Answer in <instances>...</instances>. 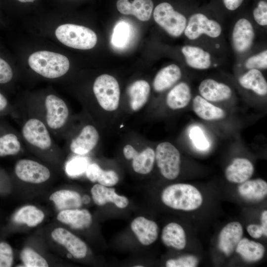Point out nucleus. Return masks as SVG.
I'll return each mask as SVG.
<instances>
[{
    "label": "nucleus",
    "mask_w": 267,
    "mask_h": 267,
    "mask_svg": "<svg viewBox=\"0 0 267 267\" xmlns=\"http://www.w3.org/2000/svg\"><path fill=\"white\" fill-rule=\"evenodd\" d=\"M161 200L172 209L185 211L198 209L203 202L200 191L194 186L186 183L169 185L162 191Z\"/></svg>",
    "instance_id": "f257e3e1"
},
{
    "label": "nucleus",
    "mask_w": 267,
    "mask_h": 267,
    "mask_svg": "<svg viewBox=\"0 0 267 267\" xmlns=\"http://www.w3.org/2000/svg\"><path fill=\"white\" fill-rule=\"evenodd\" d=\"M28 62L30 68L41 76L55 79L64 75L69 70L68 58L58 53L40 50L32 53Z\"/></svg>",
    "instance_id": "f03ea898"
},
{
    "label": "nucleus",
    "mask_w": 267,
    "mask_h": 267,
    "mask_svg": "<svg viewBox=\"0 0 267 267\" xmlns=\"http://www.w3.org/2000/svg\"><path fill=\"white\" fill-rule=\"evenodd\" d=\"M55 34L63 44L78 49H91L94 47L97 41V36L91 29L73 24L59 26Z\"/></svg>",
    "instance_id": "7ed1b4c3"
},
{
    "label": "nucleus",
    "mask_w": 267,
    "mask_h": 267,
    "mask_svg": "<svg viewBox=\"0 0 267 267\" xmlns=\"http://www.w3.org/2000/svg\"><path fill=\"white\" fill-rule=\"evenodd\" d=\"M93 91L98 104L107 111L116 110L119 104L120 89L116 79L108 74H102L95 79Z\"/></svg>",
    "instance_id": "20e7f679"
},
{
    "label": "nucleus",
    "mask_w": 267,
    "mask_h": 267,
    "mask_svg": "<svg viewBox=\"0 0 267 267\" xmlns=\"http://www.w3.org/2000/svg\"><path fill=\"white\" fill-rule=\"evenodd\" d=\"M153 17L155 22L173 37L180 36L184 31L187 24L186 17L175 10L168 2L159 3L155 8Z\"/></svg>",
    "instance_id": "39448f33"
},
{
    "label": "nucleus",
    "mask_w": 267,
    "mask_h": 267,
    "mask_svg": "<svg viewBox=\"0 0 267 267\" xmlns=\"http://www.w3.org/2000/svg\"><path fill=\"white\" fill-rule=\"evenodd\" d=\"M155 160L162 176L173 180L180 172V155L178 149L169 142L159 143L155 151Z\"/></svg>",
    "instance_id": "423d86ee"
},
{
    "label": "nucleus",
    "mask_w": 267,
    "mask_h": 267,
    "mask_svg": "<svg viewBox=\"0 0 267 267\" xmlns=\"http://www.w3.org/2000/svg\"><path fill=\"white\" fill-rule=\"evenodd\" d=\"M222 31L218 22L209 19L203 13H196L189 17L183 33L189 40H194L202 35L216 38L221 35Z\"/></svg>",
    "instance_id": "0eeeda50"
},
{
    "label": "nucleus",
    "mask_w": 267,
    "mask_h": 267,
    "mask_svg": "<svg viewBox=\"0 0 267 267\" xmlns=\"http://www.w3.org/2000/svg\"><path fill=\"white\" fill-rule=\"evenodd\" d=\"M22 134L31 145L38 149L46 150L52 146L49 131L44 123L37 118H30L24 124Z\"/></svg>",
    "instance_id": "6e6552de"
},
{
    "label": "nucleus",
    "mask_w": 267,
    "mask_h": 267,
    "mask_svg": "<svg viewBox=\"0 0 267 267\" xmlns=\"http://www.w3.org/2000/svg\"><path fill=\"white\" fill-rule=\"evenodd\" d=\"M44 106L47 127L53 130L62 128L69 115V109L65 101L56 95L50 94L46 96Z\"/></svg>",
    "instance_id": "1a4fd4ad"
},
{
    "label": "nucleus",
    "mask_w": 267,
    "mask_h": 267,
    "mask_svg": "<svg viewBox=\"0 0 267 267\" xmlns=\"http://www.w3.org/2000/svg\"><path fill=\"white\" fill-rule=\"evenodd\" d=\"M15 173L21 180L32 183H41L47 180L50 173L45 166L33 160L21 159L15 165Z\"/></svg>",
    "instance_id": "9d476101"
},
{
    "label": "nucleus",
    "mask_w": 267,
    "mask_h": 267,
    "mask_svg": "<svg viewBox=\"0 0 267 267\" xmlns=\"http://www.w3.org/2000/svg\"><path fill=\"white\" fill-rule=\"evenodd\" d=\"M123 154L128 160L132 159V167L137 173L146 175L152 171L155 160V152L151 147H147L141 152H137L131 145H126Z\"/></svg>",
    "instance_id": "9b49d317"
},
{
    "label": "nucleus",
    "mask_w": 267,
    "mask_h": 267,
    "mask_svg": "<svg viewBox=\"0 0 267 267\" xmlns=\"http://www.w3.org/2000/svg\"><path fill=\"white\" fill-rule=\"evenodd\" d=\"M51 237L58 243L65 247L75 258L82 259L86 256L88 249L86 243L66 229L55 228L51 232Z\"/></svg>",
    "instance_id": "f8f14e48"
},
{
    "label": "nucleus",
    "mask_w": 267,
    "mask_h": 267,
    "mask_svg": "<svg viewBox=\"0 0 267 267\" xmlns=\"http://www.w3.org/2000/svg\"><path fill=\"white\" fill-rule=\"evenodd\" d=\"M255 33L252 23L242 18L235 23L232 33V41L234 49L238 52L247 51L252 46Z\"/></svg>",
    "instance_id": "ddd939ff"
},
{
    "label": "nucleus",
    "mask_w": 267,
    "mask_h": 267,
    "mask_svg": "<svg viewBox=\"0 0 267 267\" xmlns=\"http://www.w3.org/2000/svg\"><path fill=\"white\" fill-rule=\"evenodd\" d=\"M243 233L242 226L238 222L225 225L219 235L218 246L220 250L226 256L230 255L242 238Z\"/></svg>",
    "instance_id": "4468645a"
},
{
    "label": "nucleus",
    "mask_w": 267,
    "mask_h": 267,
    "mask_svg": "<svg viewBox=\"0 0 267 267\" xmlns=\"http://www.w3.org/2000/svg\"><path fill=\"white\" fill-rule=\"evenodd\" d=\"M99 134L92 125L85 126L79 134L73 139L70 144L71 151L79 155H85L91 151L99 140Z\"/></svg>",
    "instance_id": "2eb2a0df"
},
{
    "label": "nucleus",
    "mask_w": 267,
    "mask_h": 267,
    "mask_svg": "<svg viewBox=\"0 0 267 267\" xmlns=\"http://www.w3.org/2000/svg\"><path fill=\"white\" fill-rule=\"evenodd\" d=\"M198 90L200 96L212 102H219L230 98L231 88L227 85L212 79H206L200 84Z\"/></svg>",
    "instance_id": "dca6fc26"
},
{
    "label": "nucleus",
    "mask_w": 267,
    "mask_h": 267,
    "mask_svg": "<svg viewBox=\"0 0 267 267\" xmlns=\"http://www.w3.org/2000/svg\"><path fill=\"white\" fill-rule=\"evenodd\" d=\"M131 228L138 241L144 245H149L158 238L159 228L153 221L143 217L135 218L131 224Z\"/></svg>",
    "instance_id": "f3484780"
},
{
    "label": "nucleus",
    "mask_w": 267,
    "mask_h": 267,
    "mask_svg": "<svg viewBox=\"0 0 267 267\" xmlns=\"http://www.w3.org/2000/svg\"><path fill=\"white\" fill-rule=\"evenodd\" d=\"M116 5L120 13L133 15L142 21L150 18L153 8L152 0H134L132 2L127 0H118Z\"/></svg>",
    "instance_id": "a211bd4d"
},
{
    "label": "nucleus",
    "mask_w": 267,
    "mask_h": 267,
    "mask_svg": "<svg viewBox=\"0 0 267 267\" xmlns=\"http://www.w3.org/2000/svg\"><path fill=\"white\" fill-rule=\"evenodd\" d=\"M254 172V166L249 160L244 158H237L226 167L225 176L230 182L241 183L248 180L252 176Z\"/></svg>",
    "instance_id": "6ab92c4d"
},
{
    "label": "nucleus",
    "mask_w": 267,
    "mask_h": 267,
    "mask_svg": "<svg viewBox=\"0 0 267 267\" xmlns=\"http://www.w3.org/2000/svg\"><path fill=\"white\" fill-rule=\"evenodd\" d=\"M92 199L95 204L102 206L107 203H112L118 208L124 209L127 207L129 201L124 196L119 195L113 188L100 184H94L91 188Z\"/></svg>",
    "instance_id": "aec40b11"
},
{
    "label": "nucleus",
    "mask_w": 267,
    "mask_h": 267,
    "mask_svg": "<svg viewBox=\"0 0 267 267\" xmlns=\"http://www.w3.org/2000/svg\"><path fill=\"white\" fill-rule=\"evenodd\" d=\"M57 219L75 229L88 228L92 222V216L87 209L62 210L58 214Z\"/></svg>",
    "instance_id": "412c9836"
},
{
    "label": "nucleus",
    "mask_w": 267,
    "mask_h": 267,
    "mask_svg": "<svg viewBox=\"0 0 267 267\" xmlns=\"http://www.w3.org/2000/svg\"><path fill=\"white\" fill-rule=\"evenodd\" d=\"M181 51L187 65L190 67L198 70H205L210 67L211 55L204 49L197 46L186 45L182 47Z\"/></svg>",
    "instance_id": "4be33fe9"
},
{
    "label": "nucleus",
    "mask_w": 267,
    "mask_h": 267,
    "mask_svg": "<svg viewBox=\"0 0 267 267\" xmlns=\"http://www.w3.org/2000/svg\"><path fill=\"white\" fill-rule=\"evenodd\" d=\"M181 71L177 65L173 64L161 69L156 75L153 86L157 92L163 91L173 86L181 77Z\"/></svg>",
    "instance_id": "5701e85b"
},
{
    "label": "nucleus",
    "mask_w": 267,
    "mask_h": 267,
    "mask_svg": "<svg viewBox=\"0 0 267 267\" xmlns=\"http://www.w3.org/2000/svg\"><path fill=\"white\" fill-rule=\"evenodd\" d=\"M239 195L250 201H259L267 194V183L261 178L247 180L238 187Z\"/></svg>",
    "instance_id": "b1692460"
},
{
    "label": "nucleus",
    "mask_w": 267,
    "mask_h": 267,
    "mask_svg": "<svg viewBox=\"0 0 267 267\" xmlns=\"http://www.w3.org/2000/svg\"><path fill=\"white\" fill-rule=\"evenodd\" d=\"M194 112L200 118L207 121L218 120L223 118V110L216 106L200 95H196L192 101Z\"/></svg>",
    "instance_id": "393cba45"
},
{
    "label": "nucleus",
    "mask_w": 267,
    "mask_h": 267,
    "mask_svg": "<svg viewBox=\"0 0 267 267\" xmlns=\"http://www.w3.org/2000/svg\"><path fill=\"white\" fill-rule=\"evenodd\" d=\"M238 82L242 87L251 90L260 96H265L267 93L266 80L258 69H249L239 77Z\"/></svg>",
    "instance_id": "a878e982"
},
{
    "label": "nucleus",
    "mask_w": 267,
    "mask_h": 267,
    "mask_svg": "<svg viewBox=\"0 0 267 267\" xmlns=\"http://www.w3.org/2000/svg\"><path fill=\"white\" fill-rule=\"evenodd\" d=\"M163 243L168 247L182 250L186 244V235L182 226L176 222H170L164 226L161 234Z\"/></svg>",
    "instance_id": "bb28decb"
},
{
    "label": "nucleus",
    "mask_w": 267,
    "mask_h": 267,
    "mask_svg": "<svg viewBox=\"0 0 267 267\" xmlns=\"http://www.w3.org/2000/svg\"><path fill=\"white\" fill-rule=\"evenodd\" d=\"M191 97V90L188 85L180 82L174 86L166 97V104L171 109H182L189 104Z\"/></svg>",
    "instance_id": "cd10ccee"
},
{
    "label": "nucleus",
    "mask_w": 267,
    "mask_h": 267,
    "mask_svg": "<svg viewBox=\"0 0 267 267\" xmlns=\"http://www.w3.org/2000/svg\"><path fill=\"white\" fill-rule=\"evenodd\" d=\"M150 91V87L145 80H137L131 85L128 89L130 103L134 111L140 110L146 103Z\"/></svg>",
    "instance_id": "c85d7f7f"
},
{
    "label": "nucleus",
    "mask_w": 267,
    "mask_h": 267,
    "mask_svg": "<svg viewBox=\"0 0 267 267\" xmlns=\"http://www.w3.org/2000/svg\"><path fill=\"white\" fill-rule=\"evenodd\" d=\"M58 210L77 209L82 204V198L79 193L70 190H60L49 197Z\"/></svg>",
    "instance_id": "c756f323"
},
{
    "label": "nucleus",
    "mask_w": 267,
    "mask_h": 267,
    "mask_svg": "<svg viewBox=\"0 0 267 267\" xmlns=\"http://www.w3.org/2000/svg\"><path fill=\"white\" fill-rule=\"evenodd\" d=\"M235 249L236 253L248 262L261 260L265 252V248L262 244L246 238H241Z\"/></svg>",
    "instance_id": "7c9ffc66"
},
{
    "label": "nucleus",
    "mask_w": 267,
    "mask_h": 267,
    "mask_svg": "<svg viewBox=\"0 0 267 267\" xmlns=\"http://www.w3.org/2000/svg\"><path fill=\"white\" fill-rule=\"evenodd\" d=\"M86 176L91 182L108 187L116 185L119 181V176L113 170L104 171L96 163L88 165L86 170Z\"/></svg>",
    "instance_id": "2f4dec72"
},
{
    "label": "nucleus",
    "mask_w": 267,
    "mask_h": 267,
    "mask_svg": "<svg viewBox=\"0 0 267 267\" xmlns=\"http://www.w3.org/2000/svg\"><path fill=\"white\" fill-rule=\"evenodd\" d=\"M44 218V212L32 205L20 208L15 214L13 220L18 223H25L28 226L34 227L42 222Z\"/></svg>",
    "instance_id": "473e14b6"
},
{
    "label": "nucleus",
    "mask_w": 267,
    "mask_h": 267,
    "mask_svg": "<svg viewBox=\"0 0 267 267\" xmlns=\"http://www.w3.org/2000/svg\"><path fill=\"white\" fill-rule=\"evenodd\" d=\"M21 148V143L16 134L7 133L0 135V157L15 155Z\"/></svg>",
    "instance_id": "72a5a7b5"
},
{
    "label": "nucleus",
    "mask_w": 267,
    "mask_h": 267,
    "mask_svg": "<svg viewBox=\"0 0 267 267\" xmlns=\"http://www.w3.org/2000/svg\"><path fill=\"white\" fill-rule=\"evenodd\" d=\"M131 35V27L128 23L120 21L115 25L111 37V43L117 48H122L128 43Z\"/></svg>",
    "instance_id": "f704fd0d"
},
{
    "label": "nucleus",
    "mask_w": 267,
    "mask_h": 267,
    "mask_svg": "<svg viewBox=\"0 0 267 267\" xmlns=\"http://www.w3.org/2000/svg\"><path fill=\"white\" fill-rule=\"evenodd\" d=\"M21 259L26 267H47L46 260L30 248H24L20 254Z\"/></svg>",
    "instance_id": "c9c22d12"
},
{
    "label": "nucleus",
    "mask_w": 267,
    "mask_h": 267,
    "mask_svg": "<svg viewBox=\"0 0 267 267\" xmlns=\"http://www.w3.org/2000/svg\"><path fill=\"white\" fill-rule=\"evenodd\" d=\"M245 66L248 69H266L267 68V50H264L249 57Z\"/></svg>",
    "instance_id": "e433bc0d"
},
{
    "label": "nucleus",
    "mask_w": 267,
    "mask_h": 267,
    "mask_svg": "<svg viewBox=\"0 0 267 267\" xmlns=\"http://www.w3.org/2000/svg\"><path fill=\"white\" fill-rule=\"evenodd\" d=\"M198 264L197 258L193 255H187L177 259H171L167 261V267H195Z\"/></svg>",
    "instance_id": "4c0bfd02"
},
{
    "label": "nucleus",
    "mask_w": 267,
    "mask_h": 267,
    "mask_svg": "<svg viewBox=\"0 0 267 267\" xmlns=\"http://www.w3.org/2000/svg\"><path fill=\"white\" fill-rule=\"evenodd\" d=\"M189 137L195 146L199 150H205L209 147V143L199 127H193L190 131Z\"/></svg>",
    "instance_id": "58836bf2"
},
{
    "label": "nucleus",
    "mask_w": 267,
    "mask_h": 267,
    "mask_svg": "<svg viewBox=\"0 0 267 267\" xmlns=\"http://www.w3.org/2000/svg\"><path fill=\"white\" fill-rule=\"evenodd\" d=\"M88 166V162L85 158H76L67 164L66 170L70 176H78L86 172Z\"/></svg>",
    "instance_id": "ea45409f"
},
{
    "label": "nucleus",
    "mask_w": 267,
    "mask_h": 267,
    "mask_svg": "<svg viewBox=\"0 0 267 267\" xmlns=\"http://www.w3.org/2000/svg\"><path fill=\"white\" fill-rule=\"evenodd\" d=\"M13 253L11 246L6 242L0 243V267H11Z\"/></svg>",
    "instance_id": "a19ab883"
},
{
    "label": "nucleus",
    "mask_w": 267,
    "mask_h": 267,
    "mask_svg": "<svg viewBox=\"0 0 267 267\" xmlns=\"http://www.w3.org/2000/svg\"><path fill=\"white\" fill-rule=\"evenodd\" d=\"M255 21L260 25L265 26L267 25V2L260 0L253 11Z\"/></svg>",
    "instance_id": "79ce46f5"
},
{
    "label": "nucleus",
    "mask_w": 267,
    "mask_h": 267,
    "mask_svg": "<svg viewBox=\"0 0 267 267\" xmlns=\"http://www.w3.org/2000/svg\"><path fill=\"white\" fill-rule=\"evenodd\" d=\"M12 70L8 63L0 58V84L9 82L13 78Z\"/></svg>",
    "instance_id": "37998d69"
},
{
    "label": "nucleus",
    "mask_w": 267,
    "mask_h": 267,
    "mask_svg": "<svg viewBox=\"0 0 267 267\" xmlns=\"http://www.w3.org/2000/svg\"><path fill=\"white\" fill-rule=\"evenodd\" d=\"M247 231L252 237L260 238L263 235V231L261 225L251 224L248 225Z\"/></svg>",
    "instance_id": "c03bdc74"
},
{
    "label": "nucleus",
    "mask_w": 267,
    "mask_h": 267,
    "mask_svg": "<svg viewBox=\"0 0 267 267\" xmlns=\"http://www.w3.org/2000/svg\"><path fill=\"white\" fill-rule=\"evenodd\" d=\"M244 0H223L225 7L229 10L233 11L237 9Z\"/></svg>",
    "instance_id": "a18cd8bd"
},
{
    "label": "nucleus",
    "mask_w": 267,
    "mask_h": 267,
    "mask_svg": "<svg viewBox=\"0 0 267 267\" xmlns=\"http://www.w3.org/2000/svg\"><path fill=\"white\" fill-rule=\"evenodd\" d=\"M261 220L262 224L261 225L263 231V235L265 236H267V211L265 210L262 214Z\"/></svg>",
    "instance_id": "49530a36"
},
{
    "label": "nucleus",
    "mask_w": 267,
    "mask_h": 267,
    "mask_svg": "<svg viewBox=\"0 0 267 267\" xmlns=\"http://www.w3.org/2000/svg\"><path fill=\"white\" fill-rule=\"evenodd\" d=\"M8 101L6 97L0 93V112L4 110L7 107Z\"/></svg>",
    "instance_id": "de8ad7c7"
},
{
    "label": "nucleus",
    "mask_w": 267,
    "mask_h": 267,
    "mask_svg": "<svg viewBox=\"0 0 267 267\" xmlns=\"http://www.w3.org/2000/svg\"><path fill=\"white\" fill-rule=\"evenodd\" d=\"M21 2L26 3V2H32L36 0H17Z\"/></svg>",
    "instance_id": "09e8293b"
},
{
    "label": "nucleus",
    "mask_w": 267,
    "mask_h": 267,
    "mask_svg": "<svg viewBox=\"0 0 267 267\" xmlns=\"http://www.w3.org/2000/svg\"></svg>",
    "instance_id": "8fccbe9b"
}]
</instances>
